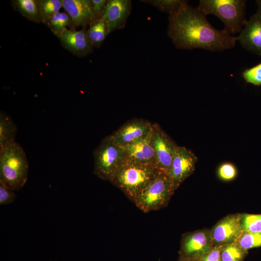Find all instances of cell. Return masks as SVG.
Masks as SVG:
<instances>
[{"mask_svg": "<svg viewBox=\"0 0 261 261\" xmlns=\"http://www.w3.org/2000/svg\"><path fill=\"white\" fill-rule=\"evenodd\" d=\"M86 28L76 30L66 28L53 33L63 47L78 57L86 56L93 51V46L87 34Z\"/></svg>", "mask_w": 261, "mask_h": 261, "instance_id": "cell-12", "label": "cell"}, {"mask_svg": "<svg viewBox=\"0 0 261 261\" xmlns=\"http://www.w3.org/2000/svg\"><path fill=\"white\" fill-rule=\"evenodd\" d=\"M42 23L46 24L62 7L61 0H40Z\"/></svg>", "mask_w": 261, "mask_h": 261, "instance_id": "cell-23", "label": "cell"}, {"mask_svg": "<svg viewBox=\"0 0 261 261\" xmlns=\"http://www.w3.org/2000/svg\"><path fill=\"white\" fill-rule=\"evenodd\" d=\"M153 123L142 118L130 120L109 135L112 141L121 147L131 144L147 136Z\"/></svg>", "mask_w": 261, "mask_h": 261, "instance_id": "cell-10", "label": "cell"}, {"mask_svg": "<svg viewBox=\"0 0 261 261\" xmlns=\"http://www.w3.org/2000/svg\"><path fill=\"white\" fill-rule=\"evenodd\" d=\"M244 0H201L197 8L204 15L214 14L224 23L230 34L240 32L246 21Z\"/></svg>", "mask_w": 261, "mask_h": 261, "instance_id": "cell-4", "label": "cell"}, {"mask_svg": "<svg viewBox=\"0 0 261 261\" xmlns=\"http://www.w3.org/2000/svg\"><path fill=\"white\" fill-rule=\"evenodd\" d=\"M131 10L130 0H107L102 17L111 33L123 29Z\"/></svg>", "mask_w": 261, "mask_h": 261, "instance_id": "cell-14", "label": "cell"}, {"mask_svg": "<svg viewBox=\"0 0 261 261\" xmlns=\"http://www.w3.org/2000/svg\"><path fill=\"white\" fill-rule=\"evenodd\" d=\"M123 148L126 151L127 159L157 167L155 152L151 141V131L146 137Z\"/></svg>", "mask_w": 261, "mask_h": 261, "instance_id": "cell-16", "label": "cell"}, {"mask_svg": "<svg viewBox=\"0 0 261 261\" xmlns=\"http://www.w3.org/2000/svg\"><path fill=\"white\" fill-rule=\"evenodd\" d=\"M237 37L243 47L261 56V2L257 12L246 22Z\"/></svg>", "mask_w": 261, "mask_h": 261, "instance_id": "cell-13", "label": "cell"}, {"mask_svg": "<svg viewBox=\"0 0 261 261\" xmlns=\"http://www.w3.org/2000/svg\"><path fill=\"white\" fill-rule=\"evenodd\" d=\"M11 3L14 10L29 20L42 23L40 0H13Z\"/></svg>", "mask_w": 261, "mask_h": 261, "instance_id": "cell-17", "label": "cell"}, {"mask_svg": "<svg viewBox=\"0 0 261 261\" xmlns=\"http://www.w3.org/2000/svg\"><path fill=\"white\" fill-rule=\"evenodd\" d=\"M160 172L154 166L127 159L110 182L133 202Z\"/></svg>", "mask_w": 261, "mask_h": 261, "instance_id": "cell-2", "label": "cell"}, {"mask_svg": "<svg viewBox=\"0 0 261 261\" xmlns=\"http://www.w3.org/2000/svg\"><path fill=\"white\" fill-rule=\"evenodd\" d=\"M86 31L92 45L97 48L102 45L110 33L106 23L102 17L89 24Z\"/></svg>", "mask_w": 261, "mask_h": 261, "instance_id": "cell-19", "label": "cell"}, {"mask_svg": "<svg viewBox=\"0 0 261 261\" xmlns=\"http://www.w3.org/2000/svg\"><path fill=\"white\" fill-rule=\"evenodd\" d=\"M93 10L96 19L101 17L107 0H91Z\"/></svg>", "mask_w": 261, "mask_h": 261, "instance_id": "cell-30", "label": "cell"}, {"mask_svg": "<svg viewBox=\"0 0 261 261\" xmlns=\"http://www.w3.org/2000/svg\"><path fill=\"white\" fill-rule=\"evenodd\" d=\"M218 177L222 180L230 181L233 180L236 176L237 171L236 167L230 162L221 164L218 168Z\"/></svg>", "mask_w": 261, "mask_h": 261, "instance_id": "cell-26", "label": "cell"}, {"mask_svg": "<svg viewBox=\"0 0 261 261\" xmlns=\"http://www.w3.org/2000/svg\"><path fill=\"white\" fill-rule=\"evenodd\" d=\"M62 7L75 28L86 26L96 19L91 0H61Z\"/></svg>", "mask_w": 261, "mask_h": 261, "instance_id": "cell-15", "label": "cell"}, {"mask_svg": "<svg viewBox=\"0 0 261 261\" xmlns=\"http://www.w3.org/2000/svg\"><path fill=\"white\" fill-rule=\"evenodd\" d=\"M241 223L244 232H261V214H241Z\"/></svg>", "mask_w": 261, "mask_h": 261, "instance_id": "cell-24", "label": "cell"}, {"mask_svg": "<svg viewBox=\"0 0 261 261\" xmlns=\"http://www.w3.org/2000/svg\"><path fill=\"white\" fill-rule=\"evenodd\" d=\"M197 158L189 149L177 146L169 176L176 189L194 172Z\"/></svg>", "mask_w": 261, "mask_h": 261, "instance_id": "cell-11", "label": "cell"}, {"mask_svg": "<svg viewBox=\"0 0 261 261\" xmlns=\"http://www.w3.org/2000/svg\"><path fill=\"white\" fill-rule=\"evenodd\" d=\"M16 198L14 190L0 183V204L7 205L13 203Z\"/></svg>", "mask_w": 261, "mask_h": 261, "instance_id": "cell-28", "label": "cell"}, {"mask_svg": "<svg viewBox=\"0 0 261 261\" xmlns=\"http://www.w3.org/2000/svg\"><path fill=\"white\" fill-rule=\"evenodd\" d=\"M93 154L94 174L109 182L127 159L125 149L115 143L109 136L102 139Z\"/></svg>", "mask_w": 261, "mask_h": 261, "instance_id": "cell-5", "label": "cell"}, {"mask_svg": "<svg viewBox=\"0 0 261 261\" xmlns=\"http://www.w3.org/2000/svg\"><path fill=\"white\" fill-rule=\"evenodd\" d=\"M242 75L247 83L256 86L261 85V62L246 69L243 72Z\"/></svg>", "mask_w": 261, "mask_h": 261, "instance_id": "cell-27", "label": "cell"}, {"mask_svg": "<svg viewBox=\"0 0 261 261\" xmlns=\"http://www.w3.org/2000/svg\"><path fill=\"white\" fill-rule=\"evenodd\" d=\"M167 34L175 46L181 49L223 51L234 46L238 40L225 29L214 28L205 15L188 4L169 15Z\"/></svg>", "mask_w": 261, "mask_h": 261, "instance_id": "cell-1", "label": "cell"}, {"mask_svg": "<svg viewBox=\"0 0 261 261\" xmlns=\"http://www.w3.org/2000/svg\"><path fill=\"white\" fill-rule=\"evenodd\" d=\"M221 247L222 246H213L196 261H221L220 256Z\"/></svg>", "mask_w": 261, "mask_h": 261, "instance_id": "cell-29", "label": "cell"}, {"mask_svg": "<svg viewBox=\"0 0 261 261\" xmlns=\"http://www.w3.org/2000/svg\"><path fill=\"white\" fill-rule=\"evenodd\" d=\"M141 1L149 3L160 11L172 15L188 5V1L183 0H146Z\"/></svg>", "mask_w": 261, "mask_h": 261, "instance_id": "cell-20", "label": "cell"}, {"mask_svg": "<svg viewBox=\"0 0 261 261\" xmlns=\"http://www.w3.org/2000/svg\"><path fill=\"white\" fill-rule=\"evenodd\" d=\"M54 33L69 27L70 29H75L73 22L66 12H58L53 16L45 24Z\"/></svg>", "mask_w": 261, "mask_h": 261, "instance_id": "cell-22", "label": "cell"}, {"mask_svg": "<svg viewBox=\"0 0 261 261\" xmlns=\"http://www.w3.org/2000/svg\"><path fill=\"white\" fill-rule=\"evenodd\" d=\"M178 261H191L187 260V259H185L181 258L179 257Z\"/></svg>", "mask_w": 261, "mask_h": 261, "instance_id": "cell-31", "label": "cell"}, {"mask_svg": "<svg viewBox=\"0 0 261 261\" xmlns=\"http://www.w3.org/2000/svg\"><path fill=\"white\" fill-rule=\"evenodd\" d=\"M248 251L241 248L236 242L222 246L221 261H243Z\"/></svg>", "mask_w": 261, "mask_h": 261, "instance_id": "cell-21", "label": "cell"}, {"mask_svg": "<svg viewBox=\"0 0 261 261\" xmlns=\"http://www.w3.org/2000/svg\"><path fill=\"white\" fill-rule=\"evenodd\" d=\"M151 141L159 170L169 175L177 145L157 123H153Z\"/></svg>", "mask_w": 261, "mask_h": 261, "instance_id": "cell-8", "label": "cell"}, {"mask_svg": "<svg viewBox=\"0 0 261 261\" xmlns=\"http://www.w3.org/2000/svg\"><path fill=\"white\" fill-rule=\"evenodd\" d=\"M241 214L225 216L210 230L213 246H223L236 242L243 231L241 223Z\"/></svg>", "mask_w": 261, "mask_h": 261, "instance_id": "cell-9", "label": "cell"}, {"mask_svg": "<svg viewBox=\"0 0 261 261\" xmlns=\"http://www.w3.org/2000/svg\"><path fill=\"white\" fill-rule=\"evenodd\" d=\"M29 162L22 146L16 142L0 150V183L14 190L26 184L29 173Z\"/></svg>", "mask_w": 261, "mask_h": 261, "instance_id": "cell-3", "label": "cell"}, {"mask_svg": "<svg viewBox=\"0 0 261 261\" xmlns=\"http://www.w3.org/2000/svg\"><path fill=\"white\" fill-rule=\"evenodd\" d=\"M243 249L248 250L250 249L261 247V232H244L236 241Z\"/></svg>", "mask_w": 261, "mask_h": 261, "instance_id": "cell-25", "label": "cell"}, {"mask_svg": "<svg viewBox=\"0 0 261 261\" xmlns=\"http://www.w3.org/2000/svg\"><path fill=\"white\" fill-rule=\"evenodd\" d=\"M17 126L11 117L3 111L0 112V150L15 142Z\"/></svg>", "mask_w": 261, "mask_h": 261, "instance_id": "cell-18", "label": "cell"}, {"mask_svg": "<svg viewBox=\"0 0 261 261\" xmlns=\"http://www.w3.org/2000/svg\"><path fill=\"white\" fill-rule=\"evenodd\" d=\"M213 247L210 230L203 229L188 232L182 237L179 257L196 261Z\"/></svg>", "mask_w": 261, "mask_h": 261, "instance_id": "cell-7", "label": "cell"}, {"mask_svg": "<svg viewBox=\"0 0 261 261\" xmlns=\"http://www.w3.org/2000/svg\"><path fill=\"white\" fill-rule=\"evenodd\" d=\"M175 190L169 175L160 172L133 202L144 213L158 210L167 205Z\"/></svg>", "mask_w": 261, "mask_h": 261, "instance_id": "cell-6", "label": "cell"}]
</instances>
